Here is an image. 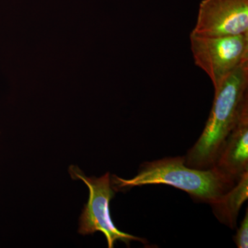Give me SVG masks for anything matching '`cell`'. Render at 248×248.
<instances>
[{
  "mask_svg": "<svg viewBox=\"0 0 248 248\" xmlns=\"http://www.w3.org/2000/svg\"><path fill=\"white\" fill-rule=\"evenodd\" d=\"M115 190L136 186L163 184L173 186L190 195L195 202L211 204L236 184L215 167L197 169L185 164V156L166 157L141 165L138 174L130 179L112 176Z\"/></svg>",
  "mask_w": 248,
  "mask_h": 248,
  "instance_id": "1",
  "label": "cell"
},
{
  "mask_svg": "<svg viewBox=\"0 0 248 248\" xmlns=\"http://www.w3.org/2000/svg\"><path fill=\"white\" fill-rule=\"evenodd\" d=\"M248 61L244 62L215 91L208 120L200 138L187 152L185 164L197 169L213 167L223 142L248 102Z\"/></svg>",
  "mask_w": 248,
  "mask_h": 248,
  "instance_id": "2",
  "label": "cell"
},
{
  "mask_svg": "<svg viewBox=\"0 0 248 248\" xmlns=\"http://www.w3.org/2000/svg\"><path fill=\"white\" fill-rule=\"evenodd\" d=\"M68 172L73 180H81L89 187V197L79 217L78 233L83 236L101 232L107 240L108 248H113L117 241L130 246L132 241L146 244V240L120 231L110 216V202L115 192L110 174L107 172L100 177H87L78 166H70Z\"/></svg>",
  "mask_w": 248,
  "mask_h": 248,
  "instance_id": "3",
  "label": "cell"
},
{
  "mask_svg": "<svg viewBox=\"0 0 248 248\" xmlns=\"http://www.w3.org/2000/svg\"><path fill=\"white\" fill-rule=\"evenodd\" d=\"M190 40L195 65L208 75L215 91L248 61V35L204 37L191 32Z\"/></svg>",
  "mask_w": 248,
  "mask_h": 248,
  "instance_id": "4",
  "label": "cell"
},
{
  "mask_svg": "<svg viewBox=\"0 0 248 248\" xmlns=\"http://www.w3.org/2000/svg\"><path fill=\"white\" fill-rule=\"evenodd\" d=\"M192 32L204 37L248 35V0H202Z\"/></svg>",
  "mask_w": 248,
  "mask_h": 248,
  "instance_id": "5",
  "label": "cell"
},
{
  "mask_svg": "<svg viewBox=\"0 0 248 248\" xmlns=\"http://www.w3.org/2000/svg\"><path fill=\"white\" fill-rule=\"evenodd\" d=\"M213 167L235 183L248 172V102L223 142Z\"/></svg>",
  "mask_w": 248,
  "mask_h": 248,
  "instance_id": "6",
  "label": "cell"
},
{
  "mask_svg": "<svg viewBox=\"0 0 248 248\" xmlns=\"http://www.w3.org/2000/svg\"><path fill=\"white\" fill-rule=\"evenodd\" d=\"M248 199V172H246L231 190L210 205L217 219L234 230L241 206Z\"/></svg>",
  "mask_w": 248,
  "mask_h": 248,
  "instance_id": "7",
  "label": "cell"
},
{
  "mask_svg": "<svg viewBox=\"0 0 248 248\" xmlns=\"http://www.w3.org/2000/svg\"><path fill=\"white\" fill-rule=\"evenodd\" d=\"M234 242L237 248H248V211L246 210V216L241 222V226L234 236Z\"/></svg>",
  "mask_w": 248,
  "mask_h": 248,
  "instance_id": "8",
  "label": "cell"
}]
</instances>
